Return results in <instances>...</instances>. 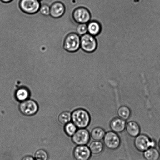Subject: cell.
<instances>
[{"mask_svg": "<svg viewBox=\"0 0 160 160\" xmlns=\"http://www.w3.org/2000/svg\"><path fill=\"white\" fill-rule=\"evenodd\" d=\"M72 120L78 128H86L91 123L90 114L86 110L78 109L72 114Z\"/></svg>", "mask_w": 160, "mask_h": 160, "instance_id": "obj_1", "label": "cell"}, {"mask_svg": "<svg viewBox=\"0 0 160 160\" xmlns=\"http://www.w3.org/2000/svg\"><path fill=\"white\" fill-rule=\"evenodd\" d=\"M134 145L138 151L143 152L149 148L156 147V142L147 135L140 134L135 138Z\"/></svg>", "mask_w": 160, "mask_h": 160, "instance_id": "obj_2", "label": "cell"}, {"mask_svg": "<svg viewBox=\"0 0 160 160\" xmlns=\"http://www.w3.org/2000/svg\"><path fill=\"white\" fill-rule=\"evenodd\" d=\"M64 48L70 52H74L81 48V37L76 33H72L66 37Z\"/></svg>", "mask_w": 160, "mask_h": 160, "instance_id": "obj_3", "label": "cell"}, {"mask_svg": "<svg viewBox=\"0 0 160 160\" xmlns=\"http://www.w3.org/2000/svg\"><path fill=\"white\" fill-rule=\"evenodd\" d=\"M103 145L108 149H118L121 144V139L117 133L112 131L106 132L103 139Z\"/></svg>", "mask_w": 160, "mask_h": 160, "instance_id": "obj_4", "label": "cell"}, {"mask_svg": "<svg viewBox=\"0 0 160 160\" xmlns=\"http://www.w3.org/2000/svg\"><path fill=\"white\" fill-rule=\"evenodd\" d=\"M97 42L95 36L87 33L81 37V48L86 53L93 52L97 48Z\"/></svg>", "mask_w": 160, "mask_h": 160, "instance_id": "obj_5", "label": "cell"}, {"mask_svg": "<svg viewBox=\"0 0 160 160\" xmlns=\"http://www.w3.org/2000/svg\"><path fill=\"white\" fill-rule=\"evenodd\" d=\"M19 6L23 12L33 14L39 12L41 3L38 0H20Z\"/></svg>", "mask_w": 160, "mask_h": 160, "instance_id": "obj_6", "label": "cell"}, {"mask_svg": "<svg viewBox=\"0 0 160 160\" xmlns=\"http://www.w3.org/2000/svg\"><path fill=\"white\" fill-rule=\"evenodd\" d=\"M90 134L86 128H79L72 136V140L77 145H86L90 139Z\"/></svg>", "mask_w": 160, "mask_h": 160, "instance_id": "obj_7", "label": "cell"}, {"mask_svg": "<svg viewBox=\"0 0 160 160\" xmlns=\"http://www.w3.org/2000/svg\"><path fill=\"white\" fill-rule=\"evenodd\" d=\"M19 108L20 112L23 115L29 116L37 113L38 106L35 101L28 99L21 102Z\"/></svg>", "mask_w": 160, "mask_h": 160, "instance_id": "obj_8", "label": "cell"}, {"mask_svg": "<svg viewBox=\"0 0 160 160\" xmlns=\"http://www.w3.org/2000/svg\"><path fill=\"white\" fill-rule=\"evenodd\" d=\"M73 17L78 23H88L91 21V15L88 9L86 8L80 7L73 11Z\"/></svg>", "mask_w": 160, "mask_h": 160, "instance_id": "obj_9", "label": "cell"}, {"mask_svg": "<svg viewBox=\"0 0 160 160\" xmlns=\"http://www.w3.org/2000/svg\"><path fill=\"white\" fill-rule=\"evenodd\" d=\"M92 154L89 147L86 145L78 146L73 151V156L76 160H89Z\"/></svg>", "mask_w": 160, "mask_h": 160, "instance_id": "obj_10", "label": "cell"}, {"mask_svg": "<svg viewBox=\"0 0 160 160\" xmlns=\"http://www.w3.org/2000/svg\"><path fill=\"white\" fill-rule=\"evenodd\" d=\"M126 121L119 117L113 119L110 123L109 126L111 131L116 133H121L125 130L126 126Z\"/></svg>", "mask_w": 160, "mask_h": 160, "instance_id": "obj_11", "label": "cell"}, {"mask_svg": "<svg viewBox=\"0 0 160 160\" xmlns=\"http://www.w3.org/2000/svg\"><path fill=\"white\" fill-rule=\"evenodd\" d=\"M65 6L63 3L57 1L50 6V15L54 18H58L65 13Z\"/></svg>", "mask_w": 160, "mask_h": 160, "instance_id": "obj_12", "label": "cell"}, {"mask_svg": "<svg viewBox=\"0 0 160 160\" xmlns=\"http://www.w3.org/2000/svg\"><path fill=\"white\" fill-rule=\"evenodd\" d=\"M125 131L131 137L135 138L140 134L141 128L139 124L134 121H131L126 124Z\"/></svg>", "mask_w": 160, "mask_h": 160, "instance_id": "obj_13", "label": "cell"}, {"mask_svg": "<svg viewBox=\"0 0 160 160\" xmlns=\"http://www.w3.org/2000/svg\"><path fill=\"white\" fill-rule=\"evenodd\" d=\"M88 33L94 36L98 35L101 31V26L98 22L92 20L87 23Z\"/></svg>", "mask_w": 160, "mask_h": 160, "instance_id": "obj_14", "label": "cell"}, {"mask_svg": "<svg viewBox=\"0 0 160 160\" xmlns=\"http://www.w3.org/2000/svg\"><path fill=\"white\" fill-rule=\"evenodd\" d=\"M104 146L101 141H93L91 142L89 148L92 154L98 155L102 152Z\"/></svg>", "mask_w": 160, "mask_h": 160, "instance_id": "obj_15", "label": "cell"}, {"mask_svg": "<svg viewBox=\"0 0 160 160\" xmlns=\"http://www.w3.org/2000/svg\"><path fill=\"white\" fill-rule=\"evenodd\" d=\"M143 156L146 160H159L160 158L159 152L155 147L149 148L143 152Z\"/></svg>", "mask_w": 160, "mask_h": 160, "instance_id": "obj_16", "label": "cell"}, {"mask_svg": "<svg viewBox=\"0 0 160 160\" xmlns=\"http://www.w3.org/2000/svg\"><path fill=\"white\" fill-rule=\"evenodd\" d=\"M106 133L103 128L96 127L92 130L90 134L91 137L94 141H101L103 140Z\"/></svg>", "mask_w": 160, "mask_h": 160, "instance_id": "obj_17", "label": "cell"}, {"mask_svg": "<svg viewBox=\"0 0 160 160\" xmlns=\"http://www.w3.org/2000/svg\"><path fill=\"white\" fill-rule=\"evenodd\" d=\"M29 90L26 87H21L15 92V97L18 101L21 102L27 100L30 96Z\"/></svg>", "mask_w": 160, "mask_h": 160, "instance_id": "obj_18", "label": "cell"}, {"mask_svg": "<svg viewBox=\"0 0 160 160\" xmlns=\"http://www.w3.org/2000/svg\"><path fill=\"white\" fill-rule=\"evenodd\" d=\"M117 114L119 117L127 121L131 117V109L128 106H122L118 109Z\"/></svg>", "mask_w": 160, "mask_h": 160, "instance_id": "obj_19", "label": "cell"}, {"mask_svg": "<svg viewBox=\"0 0 160 160\" xmlns=\"http://www.w3.org/2000/svg\"><path fill=\"white\" fill-rule=\"evenodd\" d=\"M59 123L62 125H66L72 120V114L69 112H64L59 114L58 117Z\"/></svg>", "mask_w": 160, "mask_h": 160, "instance_id": "obj_20", "label": "cell"}, {"mask_svg": "<svg viewBox=\"0 0 160 160\" xmlns=\"http://www.w3.org/2000/svg\"><path fill=\"white\" fill-rule=\"evenodd\" d=\"M77 127L73 122L71 123L70 122L65 125V132L67 135L72 136L77 131Z\"/></svg>", "mask_w": 160, "mask_h": 160, "instance_id": "obj_21", "label": "cell"}, {"mask_svg": "<svg viewBox=\"0 0 160 160\" xmlns=\"http://www.w3.org/2000/svg\"><path fill=\"white\" fill-rule=\"evenodd\" d=\"M76 33L80 37L87 34V23H78L76 28Z\"/></svg>", "mask_w": 160, "mask_h": 160, "instance_id": "obj_22", "label": "cell"}, {"mask_svg": "<svg viewBox=\"0 0 160 160\" xmlns=\"http://www.w3.org/2000/svg\"><path fill=\"white\" fill-rule=\"evenodd\" d=\"M34 157L36 160H47L48 155L45 150L40 149L36 152Z\"/></svg>", "mask_w": 160, "mask_h": 160, "instance_id": "obj_23", "label": "cell"}, {"mask_svg": "<svg viewBox=\"0 0 160 160\" xmlns=\"http://www.w3.org/2000/svg\"><path fill=\"white\" fill-rule=\"evenodd\" d=\"M39 12L42 15L48 16L50 15V6L47 4L41 5Z\"/></svg>", "mask_w": 160, "mask_h": 160, "instance_id": "obj_24", "label": "cell"}, {"mask_svg": "<svg viewBox=\"0 0 160 160\" xmlns=\"http://www.w3.org/2000/svg\"><path fill=\"white\" fill-rule=\"evenodd\" d=\"M22 160H36L35 158L30 156H27L23 157Z\"/></svg>", "mask_w": 160, "mask_h": 160, "instance_id": "obj_25", "label": "cell"}, {"mask_svg": "<svg viewBox=\"0 0 160 160\" xmlns=\"http://www.w3.org/2000/svg\"><path fill=\"white\" fill-rule=\"evenodd\" d=\"M1 1H2L3 3H8L10 2L11 1H12V0H1Z\"/></svg>", "mask_w": 160, "mask_h": 160, "instance_id": "obj_26", "label": "cell"}, {"mask_svg": "<svg viewBox=\"0 0 160 160\" xmlns=\"http://www.w3.org/2000/svg\"><path fill=\"white\" fill-rule=\"evenodd\" d=\"M158 146H159V148L160 150V139L159 141V144H158Z\"/></svg>", "mask_w": 160, "mask_h": 160, "instance_id": "obj_27", "label": "cell"}, {"mask_svg": "<svg viewBox=\"0 0 160 160\" xmlns=\"http://www.w3.org/2000/svg\"><path fill=\"white\" fill-rule=\"evenodd\" d=\"M38 1H40V2L41 1H42V0H38Z\"/></svg>", "mask_w": 160, "mask_h": 160, "instance_id": "obj_28", "label": "cell"}, {"mask_svg": "<svg viewBox=\"0 0 160 160\" xmlns=\"http://www.w3.org/2000/svg\"></svg>", "mask_w": 160, "mask_h": 160, "instance_id": "obj_29", "label": "cell"}]
</instances>
